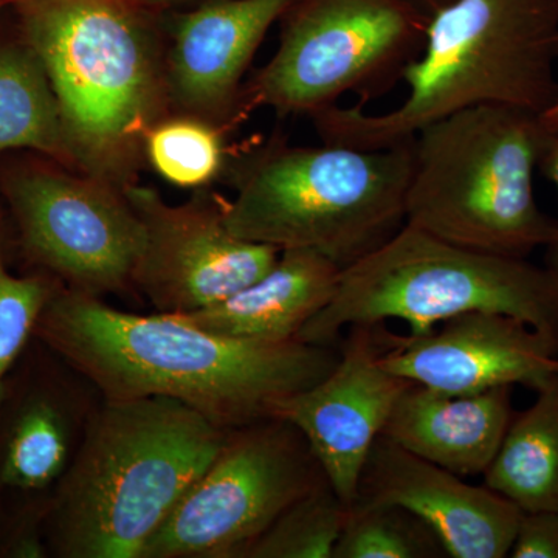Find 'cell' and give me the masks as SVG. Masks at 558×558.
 <instances>
[{
	"label": "cell",
	"mask_w": 558,
	"mask_h": 558,
	"mask_svg": "<svg viewBox=\"0 0 558 558\" xmlns=\"http://www.w3.org/2000/svg\"><path fill=\"white\" fill-rule=\"evenodd\" d=\"M35 337L108 400L167 398L223 429L275 417L282 400L333 369L339 347L230 339L175 314L140 315L61 289Z\"/></svg>",
	"instance_id": "6da1fadb"
},
{
	"label": "cell",
	"mask_w": 558,
	"mask_h": 558,
	"mask_svg": "<svg viewBox=\"0 0 558 558\" xmlns=\"http://www.w3.org/2000/svg\"><path fill=\"white\" fill-rule=\"evenodd\" d=\"M17 33L49 76L73 170L126 190L143 138L170 116L161 13L134 0H14Z\"/></svg>",
	"instance_id": "7a4b0ae2"
},
{
	"label": "cell",
	"mask_w": 558,
	"mask_h": 558,
	"mask_svg": "<svg viewBox=\"0 0 558 558\" xmlns=\"http://www.w3.org/2000/svg\"><path fill=\"white\" fill-rule=\"evenodd\" d=\"M226 435L178 400H102L50 499V558H142Z\"/></svg>",
	"instance_id": "3957f363"
},
{
	"label": "cell",
	"mask_w": 558,
	"mask_h": 558,
	"mask_svg": "<svg viewBox=\"0 0 558 558\" xmlns=\"http://www.w3.org/2000/svg\"><path fill=\"white\" fill-rule=\"evenodd\" d=\"M557 58L558 0H453L429 17L398 108L333 105L311 120L323 143L385 149L478 106L542 116L558 100Z\"/></svg>",
	"instance_id": "277c9868"
},
{
	"label": "cell",
	"mask_w": 558,
	"mask_h": 558,
	"mask_svg": "<svg viewBox=\"0 0 558 558\" xmlns=\"http://www.w3.org/2000/svg\"><path fill=\"white\" fill-rule=\"evenodd\" d=\"M413 138L385 149L290 145L271 134L231 148L226 222L241 240L314 250L341 269L405 226Z\"/></svg>",
	"instance_id": "5b68a950"
},
{
	"label": "cell",
	"mask_w": 558,
	"mask_h": 558,
	"mask_svg": "<svg viewBox=\"0 0 558 558\" xmlns=\"http://www.w3.org/2000/svg\"><path fill=\"white\" fill-rule=\"evenodd\" d=\"M550 132L542 117L478 106L413 137L405 223L480 252L527 258L556 236L535 199V172Z\"/></svg>",
	"instance_id": "8992f818"
},
{
	"label": "cell",
	"mask_w": 558,
	"mask_h": 558,
	"mask_svg": "<svg viewBox=\"0 0 558 558\" xmlns=\"http://www.w3.org/2000/svg\"><path fill=\"white\" fill-rule=\"evenodd\" d=\"M469 312L523 319L558 347V271L527 258L495 255L402 229L341 269L328 306L301 329L304 343L339 347L341 330L400 319L425 336Z\"/></svg>",
	"instance_id": "52a82bcc"
},
{
	"label": "cell",
	"mask_w": 558,
	"mask_h": 558,
	"mask_svg": "<svg viewBox=\"0 0 558 558\" xmlns=\"http://www.w3.org/2000/svg\"><path fill=\"white\" fill-rule=\"evenodd\" d=\"M429 17L417 0H295L277 51L245 81V113L315 116L347 95H387L424 49Z\"/></svg>",
	"instance_id": "ba28073f"
},
{
	"label": "cell",
	"mask_w": 558,
	"mask_h": 558,
	"mask_svg": "<svg viewBox=\"0 0 558 558\" xmlns=\"http://www.w3.org/2000/svg\"><path fill=\"white\" fill-rule=\"evenodd\" d=\"M325 481L310 442L284 418L227 429L142 558H242L279 513Z\"/></svg>",
	"instance_id": "9c48e42d"
},
{
	"label": "cell",
	"mask_w": 558,
	"mask_h": 558,
	"mask_svg": "<svg viewBox=\"0 0 558 558\" xmlns=\"http://www.w3.org/2000/svg\"><path fill=\"white\" fill-rule=\"evenodd\" d=\"M0 191L36 270L98 299L135 292L143 227L126 191L51 159L7 171Z\"/></svg>",
	"instance_id": "30bf717a"
},
{
	"label": "cell",
	"mask_w": 558,
	"mask_h": 558,
	"mask_svg": "<svg viewBox=\"0 0 558 558\" xmlns=\"http://www.w3.org/2000/svg\"><path fill=\"white\" fill-rule=\"evenodd\" d=\"M102 400L68 360L31 341L0 388V535L46 526L54 488Z\"/></svg>",
	"instance_id": "8fae6325"
},
{
	"label": "cell",
	"mask_w": 558,
	"mask_h": 558,
	"mask_svg": "<svg viewBox=\"0 0 558 558\" xmlns=\"http://www.w3.org/2000/svg\"><path fill=\"white\" fill-rule=\"evenodd\" d=\"M124 191L143 227L132 284L156 312L213 306L263 277L281 253L234 236L226 222L227 197L209 186L178 205L153 186L134 183Z\"/></svg>",
	"instance_id": "7c38bea8"
},
{
	"label": "cell",
	"mask_w": 558,
	"mask_h": 558,
	"mask_svg": "<svg viewBox=\"0 0 558 558\" xmlns=\"http://www.w3.org/2000/svg\"><path fill=\"white\" fill-rule=\"evenodd\" d=\"M384 325L349 326L339 343V362L328 376L275 410V417L303 433L330 487L349 508L374 442L414 384L384 365L400 337Z\"/></svg>",
	"instance_id": "4fadbf2b"
},
{
	"label": "cell",
	"mask_w": 558,
	"mask_h": 558,
	"mask_svg": "<svg viewBox=\"0 0 558 558\" xmlns=\"http://www.w3.org/2000/svg\"><path fill=\"white\" fill-rule=\"evenodd\" d=\"M295 0H201L168 24L165 75L170 112L227 132L247 119L245 76L267 33Z\"/></svg>",
	"instance_id": "5bb4252c"
},
{
	"label": "cell",
	"mask_w": 558,
	"mask_h": 558,
	"mask_svg": "<svg viewBox=\"0 0 558 558\" xmlns=\"http://www.w3.org/2000/svg\"><path fill=\"white\" fill-rule=\"evenodd\" d=\"M384 365L391 373L446 395L526 385L558 374V347L523 319L469 312L425 336H400Z\"/></svg>",
	"instance_id": "9a60e30c"
},
{
	"label": "cell",
	"mask_w": 558,
	"mask_h": 558,
	"mask_svg": "<svg viewBox=\"0 0 558 558\" xmlns=\"http://www.w3.org/2000/svg\"><path fill=\"white\" fill-rule=\"evenodd\" d=\"M354 502L410 510L438 535L450 558L509 557L523 513L486 484L472 486L384 435L366 458Z\"/></svg>",
	"instance_id": "2e32d148"
},
{
	"label": "cell",
	"mask_w": 558,
	"mask_h": 558,
	"mask_svg": "<svg viewBox=\"0 0 558 558\" xmlns=\"http://www.w3.org/2000/svg\"><path fill=\"white\" fill-rule=\"evenodd\" d=\"M512 389L446 395L413 384L381 435L459 476L484 475L515 414Z\"/></svg>",
	"instance_id": "e0dca14e"
},
{
	"label": "cell",
	"mask_w": 558,
	"mask_h": 558,
	"mask_svg": "<svg viewBox=\"0 0 558 558\" xmlns=\"http://www.w3.org/2000/svg\"><path fill=\"white\" fill-rule=\"evenodd\" d=\"M341 267L314 250L290 248L263 277L205 310L175 314L230 339L284 343L330 303Z\"/></svg>",
	"instance_id": "ac0fdd59"
},
{
	"label": "cell",
	"mask_w": 558,
	"mask_h": 558,
	"mask_svg": "<svg viewBox=\"0 0 558 558\" xmlns=\"http://www.w3.org/2000/svg\"><path fill=\"white\" fill-rule=\"evenodd\" d=\"M537 399L513 414L484 484L521 512H558V374L535 388Z\"/></svg>",
	"instance_id": "d6986e66"
},
{
	"label": "cell",
	"mask_w": 558,
	"mask_h": 558,
	"mask_svg": "<svg viewBox=\"0 0 558 558\" xmlns=\"http://www.w3.org/2000/svg\"><path fill=\"white\" fill-rule=\"evenodd\" d=\"M14 149L72 168L53 87L20 33L16 39L0 43V154Z\"/></svg>",
	"instance_id": "ffe728a7"
},
{
	"label": "cell",
	"mask_w": 558,
	"mask_h": 558,
	"mask_svg": "<svg viewBox=\"0 0 558 558\" xmlns=\"http://www.w3.org/2000/svg\"><path fill=\"white\" fill-rule=\"evenodd\" d=\"M230 154L226 130L179 113L154 123L143 138L145 165L182 190L208 189L222 179Z\"/></svg>",
	"instance_id": "44dd1931"
},
{
	"label": "cell",
	"mask_w": 558,
	"mask_h": 558,
	"mask_svg": "<svg viewBox=\"0 0 558 558\" xmlns=\"http://www.w3.org/2000/svg\"><path fill=\"white\" fill-rule=\"evenodd\" d=\"M348 510L325 481L279 513L242 558H332Z\"/></svg>",
	"instance_id": "7402d4cb"
},
{
	"label": "cell",
	"mask_w": 558,
	"mask_h": 558,
	"mask_svg": "<svg viewBox=\"0 0 558 558\" xmlns=\"http://www.w3.org/2000/svg\"><path fill=\"white\" fill-rule=\"evenodd\" d=\"M438 535L410 510L354 502L332 558H446Z\"/></svg>",
	"instance_id": "603a6c76"
},
{
	"label": "cell",
	"mask_w": 558,
	"mask_h": 558,
	"mask_svg": "<svg viewBox=\"0 0 558 558\" xmlns=\"http://www.w3.org/2000/svg\"><path fill=\"white\" fill-rule=\"evenodd\" d=\"M64 289L60 279L43 270L11 274L3 252L0 213V388L35 339V329L51 300Z\"/></svg>",
	"instance_id": "cb8c5ba5"
},
{
	"label": "cell",
	"mask_w": 558,
	"mask_h": 558,
	"mask_svg": "<svg viewBox=\"0 0 558 558\" xmlns=\"http://www.w3.org/2000/svg\"><path fill=\"white\" fill-rule=\"evenodd\" d=\"M509 557L558 558V512H523Z\"/></svg>",
	"instance_id": "d4e9b609"
},
{
	"label": "cell",
	"mask_w": 558,
	"mask_h": 558,
	"mask_svg": "<svg viewBox=\"0 0 558 558\" xmlns=\"http://www.w3.org/2000/svg\"><path fill=\"white\" fill-rule=\"evenodd\" d=\"M538 170L545 174L546 179L554 183L558 193V135L550 134L548 145H546L542 161H539ZM545 250V266L558 271V222L556 236H554L553 242Z\"/></svg>",
	"instance_id": "484cf974"
},
{
	"label": "cell",
	"mask_w": 558,
	"mask_h": 558,
	"mask_svg": "<svg viewBox=\"0 0 558 558\" xmlns=\"http://www.w3.org/2000/svg\"><path fill=\"white\" fill-rule=\"evenodd\" d=\"M134 2L150 11H156V13H163V11L175 9V7L201 2V0H134Z\"/></svg>",
	"instance_id": "4316f807"
},
{
	"label": "cell",
	"mask_w": 558,
	"mask_h": 558,
	"mask_svg": "<svg viewBox=\"0 0 558 558\" xmlns=\"http://www.w3.org/2000/svg\"><path fill=\"white\" fill-rule=\"evenodd\" d=\"M539 117H542L546 130H548L550 134L558 135V100Z\"/></svg>",
	"instance_id": "83f0119b"
},
{
	"label": "cell",
	"mask_w": 558,
	"mask_h": 558,
	"mask_svg": "<svg viewBox=\"0 0 558 558\" xmlns=\"http://www.w3.org/2000/svg\"><path fill=\"white\" fill-rule=\"evenodd\" d=\"M417 2L421 3L429 14H433L436 13V11L444 9V7L449 5L453 0H417Z\"/></svg>",
	"instance_id": "f1b7e54d"
},
{
	"label": "cell",
	"mask_w": 558,
	"mask_h": 558,
	"mask_svg": "<svg viewBox=\"0 0 558 558\" xmlns=\"http://www.w3.org/2000/svg\"><path fill=\"white\" fill-rule=\"evenodd\" d=\"M14 0H0V9H3V7L10 5L13 3Z\"/></svg>",
	"instance_id": "f546056e"
}]
</instances>
